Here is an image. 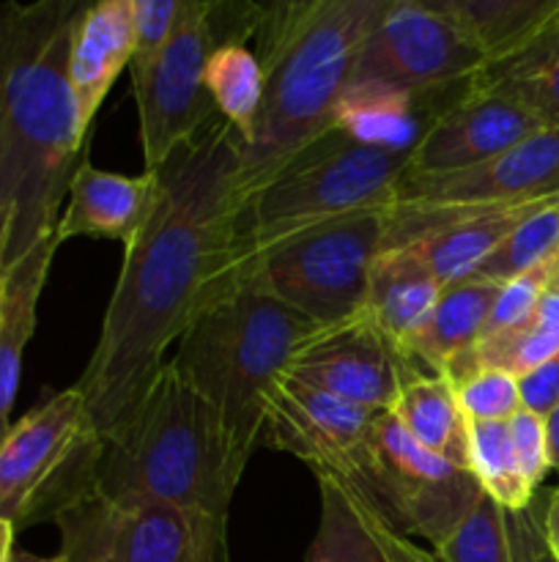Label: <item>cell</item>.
I'll list each match as a JSON object with an SVG mask.
<instances>
[{"label":"cell","instance_id":"6da1fadb","mask_svg":"<svg viewBox=\"0 0 559 562\" xmlns=\"http://www.w3.org/2000/svg\"><path fill=\"white\" fill-rule=\"evenodd\" d=\"M159 179L162 201L124 250L93 355L71 384L102 442L140 409L170 344L244 280L250 201L236 132L217 115L159 168Z\"/></svg>","mask_w":559,"mask_h":562},{"label":"cell","instance_id":"7a4b0ae2","mask_svg":"<svg viewBox=\"0 0 559 562\" xmlns=\"http://www.w3.org/2000/svg\"><path fill=\"white\" fill-rule=\"evenodd\" d=\"M80 0L0 3V228L5 263L55 239L60 201L88 151L69 88Z\"/></svg>","mask_w":559,"mask_h":562},{"label":"cell","instance_id":"3957f363","mask_svg":"<svg viewBox=\"0 0 559 562\" xmlns=\"http://www.w3.org/2000/svg\"><path fill=\"white\" fill-rule=\"evenodd\" d=\"M387 0H288L258 5L250 38L263 66L255 140L241 146L247 201L283 165L332 132V113L354 75L362 42Z\"/></svg>","mask_w":559,"mask_h":562},{"label":"cell","instance_id":"277c9868","mask_svg":"<svg viewBox=\"0 0 559 562\" xmlns=\"http://www.w3.org/2000/svg\"><path fill=\"white\" fill-rule=\"evenodd\" d=\"M316 329L244 278L179 338L168 362L212 409L239 475L261 445L269 395Z\"/></svg>","mask_w":559,"mask_h":562},{"label":"cell","instance_id":"5b68a950","mask_svg":"<svg viewBox=\"0 0 559 562\" xmlns=\"http://www.w3.org/2000/svg\"><path fill=\"white\" fill-rule=\"evenodd\" d=\"M241 475L212 409L164 366L140 409L102 442L96 488L115 499H153L228 521Z\"/></svg>","mask_w":559,"mask_h":562},{"label":"cell","instance_id":"8992f818","mask_svg":"<svg viewBox=\"0 0 559 562\" xmlns=\"http://www.w3.org/2000/svg\"><path fill=\"white\" fill-rule=\"evenodd\" d=\"M409 162L411 151L362 146L340 132H327L250 198L244 258L307 225L362 209L392 206Z\"/></svg>","mask_w":559,"mask_h":562},{"label":"cell","instance_id":"52a82bcc","mask_svg":"<svg viewBox=\"0 0 559 562\" xmlns=\"http://www.w3.org/2000/svg\"><path fill=\"white\" fill-rule=\"evenodd\" d=\"M389 206L323 220L258 247L244 258V278L294 307L318 327L365 311L367 280L387 247Z\"/></svg>","mask_w":559,"mask_h":562},{"label":"cell","instance_id":"ba28073f","mask_svg":"<svg viewBox=\"0 0 559 562\" xmlns=\"http://www.w3.org/2000/svg\"><path fill=\"white\" fill-rule=\"evenodd\" d=\"M102 437L75 387L53 393L0 439V521H53L96 488Z\"/></svg>","mask_w":559,"mask_h":562},{"label":"cell","instance_id":"9c48e42d","mask_svg":"<svg viewBox=\"0 0 559 562\" xmlns=\"http://www.w3.org/2000/svg\"><path fill=\"white\" fill-rule=\"evenodd\" d=\"M343 486L389 530L406 538H422L433 549L482 497L480 483L469 470L420 448L392 412L376 415L356 475Z\"/></svg>","mask_w":559,"mask_h":562},{"label":"cell","instance_id":"30bf717a","mask_svg":"<svg viewBox=\"0 0 559 562\" xmlns=\"http://www.w3.org/2000/svg\"><path fill=\"white\" fill-rule=\"evenodd\" d=\"M71 562H230L228 521L153 499L104 497L99 488L55 519Z\"/></svg>","mask_w":559,"mask_h":562},{"label":"cell","instance_id":"8fae6325","mask_svg":"<svg viewBox=\"0 0 559 562\" xmlns=\"http://www.w3.org/2000/svg\"><path fill=\"white\" fill-rule=\"evenodd\" d=\"M214 5L184 0L179 25L151 66L132 80L140 119L146 170H159L181 146L195 140L214 121V102L206 91V64L217 47Z\"/></svg>","mask_w":559,"mask_h":562},{"label":"cell","instance_id":"7c38bea8","mask_svg":"<svg viewBox=\"0 0 559 562\" xmlns=\"http://www.w3.org/2000/svg\"><path fill=\"white\" fill-rule=\"evenodd\" d=\"M482 66L480 49L431 0H387L362 42L351 82L431 91L471 80Z\"/></svg>","mask_w":559,"mask_h":562},{"label":"cell","instance_id":"4fadbf2b","mask_svg":"<svg viewBox=\"0 0 559 562\" xmlns=\"http://www.w3.org/2000/svg\"><path fill=\"white\" fill-rule=\"evenodd\" d=\"M431 373L367 311L318 327L296 349L285 376L370 412H389L409 382Z\"/></svg>","mask_w":559,"mask_h":562},{"label":"cell","instance_id":"5bb4252c","mask_svg":"<svg viewBox=\"0 0 559 562\" xmlns=\"http://www.w3.org/2000/svg\"><path fill=\"white\" fill-rule=\"evenodd\" d=\"M378 412L283 376L266 401L261 442L296 456L316 475L351 483Z\"/></svg>","mask_w":559,"mask_h":562},{"label":"cell","instance_id":"9a60e30c","mask_svg":"<svg viewBox=\"0 0 559 562\" xmlns=\"http://www.w3.org/2000/svg\"><path fill=\"white\" fill-rule=\"evenodd\" d=\"M559 195V126H543L499 157L442 176H403L392 203L513 206Z\"/></svg>","mask_w":559,"mask_h":562},{"label":"cell","instance_id":"2e32d148","mask_svg":"<svg viewBox=\"0 0 559 562\" xmlns=\"http://www.w3.org/2000/svg\"><path fill=\"white\" fill-rule=\"evenodd\" d=\"M537 130H543V124L526 110L471 82L469 91L433 121L411 154L406 176H442L477 168Z\"/></svg>","mask_w":559,"mask_h":562},{"label":"cell","instance_id":"e0dca14e","mask_svg":"<svg viewBox=\"0 0 559 562\" xmlns=\"http://www.w3.org/2000/svg\"><path fill=\"white\" fill-rule=\"evenodd\" d=\"M159 201H162L159 170H146L140 176L113 173L96 168L85 151L71 173L55 241L60 247L77 236H91V239L121 241L126 250L142 234Z\"/></svg>","mask_w":559,"mask_h":562},{"label":"cell","instance_id":"ac0fdd59","mask_svg":"<svg viewBox=\"0 0 559 562\" xmlns=\"http://www.w3.org/2000/svg\"><path fill=\"white\" fill-rule=\"evenodd\" d=\"M475 77L431 91H406L381 82H349L332 113V130L362 146L411 151L420 146L433 121L453 108Z\"/></svg>","mask_w":559,"mask_h":562},{"label":"cell","instance_id":"d6986e66","mask_svg":"<svg viewBox=\"0 0 559 562\" xmlns=\"http://www.w3.org/2000/svg\"><path fill=\"white\" fill-rule=\"evenodd\" d=\"M129 64L132 0H96L82 5L69 44V88L85 137L104 97Z\"/></svg>","mask_w":559,"mask_h":562},{"label":"cell","instance_id":"ffe728a7","mask_svg":"<svg viewBox=\"0 0 559 562\" xmlns=\"http://www.w3.org/2000/svg\"><path fill=\"white\" fill-rule=\"evenodd\" d=\"M55 250H58L55 239L38 241L25 256L5 263L0 278V439L11 428L22 357L36 333L38 300L47 285Z\"/></svg>","mask_w":559,"mask_h":562},{"label":"cell","instance_id":"44dd1931","mask_svg":"<svg viewBox=\"0 0 559 562\" xmlns=\"http://www.w3.org/2000/svg\"><path fill=\"white\" fill-rule=\"evenodd\" d=\"M258 5H241V16L225 25L217 36L206 64V91L212 97L219 119L236 132L241 146L255 140L258 119L263 108V66L258 55L247 47Z\"/></svg>","mask_w":559,"mask_h":562},{"label":"cell","instance_id":"7402d4cb","mask_svg":"<svg viewBox=\"0 0 559 562\" xmlns=\"http://www.w3.org/2000/svg\"><path fill=\"white\" fill-rule=\"evenodd\" d=\"M502 285L464 278L444 285L425 322L406 338V351L425 371L444 373L455 360L469 355L486 329L491 307Z\"/></svg>","mask_w":559,"mask_h":562},{"label":"cell","instance_id":"603a6c76","mask_svg":"<svg viewBox=\"0 0 559 562\" xmlns=\"http://www.w3.org/2000/svg\"><path fill=\"white\" fill-rule=\"evenodd\" d=\"M475 82L518 104L543 126H559V11L524 47L482 66Z\"/></svg>","mask_w":559,"mask_h":562},{"label":"cell","instance_id":"cb8c5ba5","mask_svg":"<svg viewBox=\"0 0 559 562\" xmlns=\"http://www.w3.org/2000/svg\"><path fill=\"white\" fill-rule=\"evenodd\" d=\"M444 285L406 247H389L376 258L367 280L365 311L400 346L425 322ZM406 349V346H403Z\"/></svg>","mask_w":559,"mask_h":562},{"label":"cell","instance_id":"d4e9b609","mask_svg":"<svg viewBox=\"0 0 559 562\" xmlns=\"http://www.w3.org/2000/svg\"><path fill=\"white\" fill-rule=\"evenodd\" d=\"M420 448L469 470V417L460 409L455 384L442 373H422L403 387L389 409Z\"/></svg>","mask_w":559,"mask_h":562},{"label":"cell","instance_id":"484cf974","mask_svg":"<svg viewBox=\"0 0 559 562\" xmlns=\"http://www.w3.org/2000/svg\"><path fill=\"white\" fill-rule=\"evenodd\" d=\"M486 58L502 60L524 47L559 11V0H431Z\"/></svg>","mask_w":559,"mask_h":562},{"label":"cell","instance_id":"4316f807","mask_svg":"<svg viewBox=\"0 0 559 562\" xmlns=\"http://www.w3.org/2000/svg\"><path fill=\"white\" fill-rule=\"evenodd\" d=\"M316 477L321 492V521L305 562H389L367 525L365 505L334 477Z\"/></svg>","mask_w":559,"mask_h":562},{"label":"cell","instance_id":"83f0119b","mask_svg":"<svg viewBox=\"0 0 559 562\" xmlns=\"http://www.w3.org/2000/svg\"><path fill=\"white\" fill-rule=\"evenodd\" d=\"M469 472L482 494L507 514H518L535 503V488L515 461L507 423H469Z\"/></svg>","mask_w":559,"mask_h":562},{"label":"cell","instance_id":"f1b7e54d","mask_svg":"<svg viewBox=\"0 0 559 562\" xmlns=\"http://www.w3.org/2000/svg\"><path fill=\"white\" fill-rule=\"evenodd\" d=\"M559 201V198H557ZM557 201L537 209L532 217H526L518 228L507 234V239L469 274V278L488 280V283L504 285L507 280L518 278L526 269L537 267L548 256L559 250V214Z\"/></svg>","mask_w":559,"mask_h":562},{"label":"cell","instance_id":"f546056e","mask_svg":"<svg viewBox=\"0 0 559 562\" xmlns=\"http://www.w3.org/2000/svg\"><path fill=\"white\" fill-rule=\"evenodd\" d=\"M438 562H515L507 510L482 494L471 514L433 549Z\"/></svg>","mask_w":559,"mask_h":562},{"label":"cell","instance_id":"4dcf8cb0","mask_svg":"<svg viewBox=\"0 0 559 562\" xmlns=\"http://www.w3.org/2000/svg\"><path fill=\"white\" fill-rule=\"evenodd\" d=\"M453 384L469 423H507L521 409L518 379L497 368H475Z\"/></svg>","mask_w":559,"mask_h":562},{"label":"cell","instance_id":"1f68e13d","mask_svg":"<svg viewBox=\"0 0 559 562\" xmlns=\"http://www.w3.org/2000/svg\"><path fill=\"white\" fill-rule=\"evenodd\" d=\"M559 267V250L554 256H548L546 261H540L537 267L526 269L518 278L507 280V283L499 289L497 302L491 307V316H488L486 329H482L480 338H488V335L504 333V329L521 327L532 318L537 302L554 285V278H557Z\"/></svg>","mask_w":559,"mask_h":562},{"label":"cell","instance_id":"d6a6232c","mask_svg":"<svg viewBox=\"0 0 559 562\" xmlns=\"http://www.w3.org/2000/svg\"><path fill=\"white\" fill-rule=\"evenodd\" d=\"M184 0H132V64L129 80L157 60L179 25Z\"/></svg>","mask_w":559,"mask_h":562},{"label":"cell","instance_id":"836d02e7","mask_svg":"<svg viewBox=\"0 0 559 562\" xmlns=\"http://www.w3.org/2000/svg\"><path fill=\"white\" fill-rule=\"evenodd\" d=\"M507 431H510V442H513L515 461H518L526 483L537 492V486L546 481L548 470H551L546 420L537 417L535 412L521 406V409L507 420Z\"/></svg>","mask_w":559,"mask_h":562},{"label":"cell","instance_id":"e575fe53","mask_svg":"<svg viewBox=\"0 0 559 562\" xmlns=\"http://www.w3.org/2000/svg\"><path fill=\"white\" fill-rule=\"evenodd\" d=\"M518 395L521 406L529 412H535L537 417L546 420L559 404V351L546 360L543 366H537L535 371H529L526 376L518 379Z\"/></svg>","mask_w":559,"mask_h":562},{"label":"cell","instance_id":"d590c367","mask_svg":"<svg viewBox=\"0 0 559 562\" xmlns=\"http://www.w3.org/2000/svg\"><path fill=\"white\" fill-rule=\"evenodd\" d=\"M510 536H513L515 562H559L548 549L540 530V508L535 503L518 514H507Z\"/></svg>","mask_w":559,"mask_h":562},{"label":"cell","instance_id":"8d00e7d4","mask_svg":"<svg viewBox=\"0 0 559 562\" xmlns=\"http://www.w3.org/2000/svg\"><path fill=\"white\" fill-rule=\"evenodd\" d=\"M362 503V499H360ZM365 505V503H362ZM365 516H367V525H370L373 536H376L378 547L384 549V554H387L389 562H438L436 554H431L427 549H420L417 547L411 538L400 536V532L389 530L387 525H384L381 519H378L376 514H373L370 508L365 505Z\"/></svg>","mask_w":559,"mask_h":562},{"label":"cell","instance_id":"74e56055","mask_svg":"<svg viewBox=\"0 0 559 562\" xmlns=\"http://www.w3.org/2000/svg\"><path fill=\"white\" fill-rule=\"evenodd\" d=\"M529 322L535 324V327L548 329V333H559V289L551 285V289L540 296Z\"/></svg>","mask_w":559,"mask_h":562},{"label":"cell","instance_id":"f35d334b","mask_svg":"<svg viewBox=\"0 0 559 562\" xmlns=\"http://www.w3.org/2000/svg\"><path fill=\"white\" fill-rule=\"evenodd\" d=\"M540 530L554 558L559 560V488L548 497L546 508H540Z\"/></svg>","mask_w":559,"mask_h":562},{"label":"cell","instance_id":"ab89813d","mask_svg":"<svg viewBox=\"0 0 559 562\" xmlns=\"http://www.w3.org/2000/svg\"><path fill=\"white\" fill-rule=\"evenodd\" d=\"M546 434H548V456H551V467L559 470V404L551 415L546 417Z\"/></svg>","mask_w":559,"mask_h":562},{"label":"cell","instance_id":"60d3db41","mask_svg":"<svg viewBox=\"0 0 559 562\" xmlns=\"http://www.w3.org/2000/svg\"><path fill=\"white\" fill-rule=\"evenodd\" d=\"M14 538H16V530L14 525H9V521H0V562H11L14 558Z\"/></svg>","mask_w":559,"mask_h":562},{"label":"cell","instance_id":"b9f144b4","mask_svg":"<svg viewBox=\"0 0 559 562\" xmlns=\"http://www.w3.org/2000/svg\"><path fill=\"white\" fill-rule=\"evenodd\" d=\"M11 562H71V560H66L64 554H55V558H38V554H31V552H22V549H16Z\"/></svg>","mask_w":559,"mask_h":562},{"label":"cell","instance_id":"7bdbcfd3","mask_svg":"<svg viewBox=\"0 0 559 562\" xmlns=\"http://www.w3.org/2000/svg\"><path fill=\"white\" fill-rule=\"evenodd\" d=\"M3 267H5V234L0 228V278H3Z\"/></svg>","mask_w":559,"mask_h":562},{"label":"cell","instance_id":"ee69618b","mask_svg":"<svg viewBox=\"0 0 559 562\" xmlns=\"http://www.w3.org/2000/svg\"><path fill=\"white\" fill-rule=\"evenodd\" d=\"M554 289H559V267H557V278H554Z\"/></svg>","mask_w":559,"mask_h":562},{"label":"cell","instance_id":"f6af8a7d","mask_svg":"<svg viewBox=\"0 0 559 562\" xmlns=\"http://www.w3.org/2000/svg\"><path fill=\"white\" fill-rule=\"evenodd\" d=\"M557 214H559V201H557Z\"/></svg>","mask_w":559,"mask_h":562}]
</instances>
